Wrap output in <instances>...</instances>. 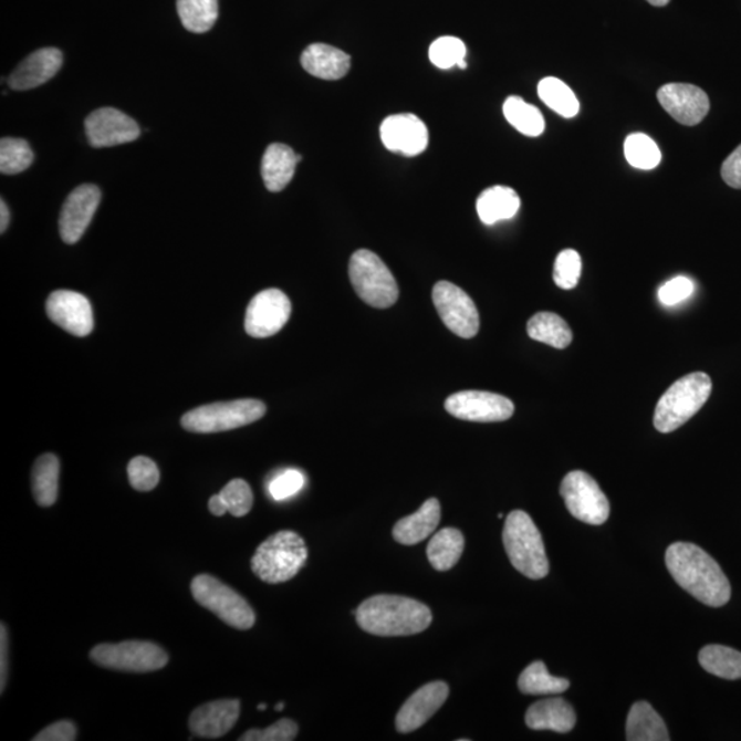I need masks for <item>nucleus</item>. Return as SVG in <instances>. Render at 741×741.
<instances>
[{
    "mask_svg": "<svg viewBox=\"0 0 741 741\" xmlns=\"http://www.w3.org/2000/svg\"><path fill=\"white\" fill-rule=\"evenodd\" d=\"M666 566L676 583L699 602L722 607L731 598V584L720 564L700 546L675 543L666 551Z\"/></svg>",
    "mask_w": 741,
    "mask_h": 741,
    "instance_id": "obj_1",
    "label": "nucleus"
},
{
    "mask_svg": "<svg viewBox=\"0 0 741 741\" xmlns=\"http://www.w3.org/2000/svg\"><path fill=\"white\" fill-rule=\"evenodd\" d=\"M358 626L369 635L380 637L413 636L429 628L432 613L415 598L376 595L356 609Z\"/></svg>",
    "mask_w": 741,
    "mask_h": 741,
    "instance_id": "obj_2",
    "label": "nucleus"
},
{
    "mask_svg": "<svg viewBox=\"0 0 741 741\" xmlns=\"http://www.w3.org/2000/svg\"><path fill=\"white\" fill-rule=\"evenodd\" d=\"M503 543L512 566L530 580H541L550 573L549 557L540 530L526 512L512 511L505 519Z\"/></svg>",
    "mask_w": 741,
    "mask_h": 741,
    "instance_id": "obj_3",
    "label": "nucleus"
},
{
    "mask_svg": "<svg viewBox=\"0 0 741 741\" xmlns=\"http://www.w3.org/2000/svg\"><path fill=\"white\" fill-rule=\"evenodd\" d=\"M307 550L304 539L292 530H282L268 538L255 551L250 566L267 584H282L295 577L305 566Z\"/></svg>",
    "mask_w": 741,
    "mask_h": 741,
    "instance_id": "obj_4",
    "label": "nucleus"
},
{
    "mask_svg": "<svg viewBox=\"0 0 741 741\" xmlns=\"http://www.w3.org/2000/svg\"><path fill=\"white\" fill-rule=\"evenodd\" d=\"M711 390V378L705 373L689 374L675 382L655 408V429L660 432L680 429L702 409Z\"/></svg>",
    "mask_w": 741,
    "mask_h": 741,
    "instance_id": "obj_5",
    "label": "nucleus"
},
{
    "mask_svg": "<svg viewBox=\"0 0 741 741\" xmlns=\"http://www.w3.org/2000/svg\"><path fill=\"white\" fill-rule=\"evenodd\" d=\"M267 413L265 404L252 398L208 404L187 413L181 418L184 429L191 432H221L254 424Z\"/></svg>",
    "mask_w": 741,
    "mask_h": 741,
    "instance_id": "obj_6",
    "label": "nucleus"
},
{
    "mask_svg": "<svg viewBox=\"0 0 741 741\" xmlns=\"http://www.w3.org/2000/svg\"><path fill=\"white\" fill-rule=\"evenodd\" d=\"M353 289L366 304L385 310L398 300V286L389 268L367 249L353 253L349 262Z\"/></svg>",
    "mask_w": 741,
    "mask_h": 741,
    "instance_id": "obj_7",
    "label": "nucleus"
},
{
    "mask_svg": "<svg viewBox=\"0 0 741 741\" xmlns=\"http://www.w3.org/2000/svg\"><path fill=\"white\" fill-rule=\"evenodd\" d=\"M191 593L199 606L208 608L222 623L239 630L252 629L255 614L250 604L230 586L209 574H199L191 583Z\"/></svg>",
    "mask_w": 741,
    "mask_h": 741,
    "instance_id": "obj_8",
    "label": "nucleus"
},
{
    "mask_svg": "<svg viewBox=\"0 0 741 741\" xmlns=\"http://www.w3.org/2000/svg\"><path fill=\"white\" fill-rule=\"evenodd\" d=\"M90 658L105 669L148 672L163 669L168 665V654L150 641H123L100 644L91 649Z\"/></svg>",
    "mask_w": 741,
    "mask_h": 741,
    "instance_id": "obj_9",
    "label": "nucleus"
},
{
    "mask_svg": "<svg viewBox=\"0 0 741 741\" xmlns=\"http://www.w3.org/2000/svg\"><path fill=\"white\" fill-rule=\"evenodd\" d=\"M561 494L570 514L578 521L601 526L609 516V503L597 482L584 471L568 472Z\"/></svg>",
    "mask_w": 741,
    "mask_h": 741,
    "instance_id": "obj_10",
    "label": "nucleus"
},
{
    "mask_svg": "<svg viewBox=\"0 0 741 741\" xmlns=\"http://www.w3.org/2000/svg\"><path fill=\"white\" fill-rule=\"evenodd\" d=\"M432 302L445 326L460 338H474L480 332V313L474 301L456 284L447 281L436 283Z\"/></svg>",
    "mask_w": 741,
    "mask_h": 741,
    "instance_id": "obj_11",
    "label": "nucleus"
},
{
    "mask_svg": "<svg viewBox=\"0 0 741 741\" xmlns=\"http://www.w3.org/2000/svg\"><path fill=\"white\" fill-rule=\"evenodd\" d=\"M445 409L455 418L469 421H504L514 415V403L495 393L466 390L455 393L445 401Z\"/></svg>",
    "mask_w": 741,
    "mask_h": 741,
    "instance_id": "obj_12",
    "label": "nucleus"
},
{
    "mask_svg": "<svg viewBox=\"0 0 741 741\" xmlns=\"http://www.w3.org/2000/svg\"><path fill=\"white\" fill-rule=\"evenodd\" d=\"M292 315V302L278 289L254 296L247 310L244 330L253 338H268L281 332Z\"/></svg>",
    "mask_w": 741,
    "mask_h": 741,
    "instance_id": "obj_13",
    "label": "nucleus"
},
{
    "mask_svg": "<svg viewBox=\"0 0 741 741\" xmlns=\"http://www.w3.org/2000/svg\"><path fill=\"white\" fill-rule=\"evenodd\" d=\"M85 135L95 148L113 147L138 139L140 127L127 114L114 107H102L85 118Z\"/></svg>",
    "mask_w": 741,
    "mask_h": 741,
    "instance_id": "obj_14",
    "label": "nucleus"
},
{
    "mask_svg": "<svg viewBox=\"0 0 741 741\" xmlns=\"http://www.w3.org/2000/svg\"><path fill=\"white\" fill-rule=\"evenodd\" d=\"M380 139L387 150L415 157L429 145V131L415 114H393L380 125Z\"/></svg>",
    "mask_w": 741,
    "mask_h": 741,
    "instance_id": "obj_15",
    "label": "nucleus"
},
{
    "mask_svg": "<svg viewBox=\"0 0 741 741\" xmlns=\"http://www.w3.org/2000/svg\"><path fill=\"white\" fill-rule=\"evenodd\" d=\"M101 190L94 185L74 188L66 198L60 216L62 241L73 244L80 241L93 220L101 202Z\"/></svg>",
    "mask_w": 741,
    "mask_h": 741,
    "instance_id": "obj_16",
    "label": "nucleus"
},
{
    "mask_svg": "<svg viewBox=\"0 0 741 741\" xmlns=\"http://www.w3.org/2000/svg\"><path fill=\"white\" fill-rule=\"evenodd\" d=\"M658 101L676 122L688 127L702 123L710 111L709 96L692 84H666L658 91Z\"/></svg>",
    "mask_w": 741,
    "mask_h": 741,
    "instance_id": "obj_17",
    "label": "nucleus"
},
{
    "mask_svg": "<svg viewBox=\"0 0 741 741\" xmlns=\"http://www.w3.org/2000/svg\"><path fill=\"white\" fill-rule=\"evenodd\" d=\"M48 315L56 326L76 336H87L94 328L93 307L83 294L56 290L48 300Z\"/></svg>",
    "mask_w": 741,
    "mask_h": 741,
    "instance_id": "obj_18",
    "label": "nucleus"
},
{
    "mask_svg": "<svg viewBox=\"0 0 741 741\" xmlns=\"http://www.w3.org/2000/svg\"><path fill=\"white\" fill-rule=\"evenodd\" d=\"M449 697V687L443 681H432L414 692L403 705L396 718L397 732L410 733L424 727Z\"/></svg>",
    "mask_w": 741,
    "mask_h": 741,
    "instance_id": "obj_19",
    "label": "nucleus"
},
{
    "mask_svg": "<svg viewBox=\"0 0 741 741\" xmlns=\"http://www.w3.org/2000/svg\"><path fill=\"white\" fill-rule=\"evenodd\" d=\"M239 712H241L239 700H216L194 710L188 726L199 738L219 739L236 726Z\"/></svg>",
    "mask_w": 741,
    "mask_h": 741,
    "instance_id": "obj_20",
    "label": "nucleus"
},
{
    "mask_svg": "<svg viewBox=\"0 0 741 741\" xmlns=\"http://www.w3.org/2000/svg\"><path fill=\"white\" fill-rule=\"evenodd\" d=\"M62 53L59 49L45 48L36 50L21 62L10 74V88L27 91L39 87L53 79L62 66Z\"/></svg>",
    "mask_w": 741,
    "mask_h": 741,
    "instance_id": "obj_21",
    "label": "nucleus"
},
{
    "mask_svg": "<svg viewBox=\"0 0 741 741\" xmlns=\"http://www.w3.org/2000/svg\"><path fill=\"white\" fill-rule=\"evenodd\" d=\"M524 721L534 731L568 733L573 731L577 717H575L573 707L566 700L551 698L530 706Z\"/></svg>",
    "mask_w": 741,
    "mask_h": 741,
    "instance_id": "obj_22",
    "label": "nucleus"
},
{
    "mask_svg": "<svg viewBox=\"0 0 741 741\" xmlns=\"http://www.w3.org/2000/svg\"><path fill=\"white\" fill-rule=\"evenodd\" d=\"M301 65L317 79L340 80L351 70V56L333 45L315 43L302 53Z\"/></svg>",
    "mask_w": 741,
    "mask_h": 741,
    "instance_id": "obj_23",
    "label": "nucleus"
},
{
    "mask_svg": "<svg viewBox=\"0 0 741 741\" xmlns=\"http://www.w3.org/2000/svg\"><path fill=\"white\" fill-rule=\"evenodd\" d=\"M441 521V505L437 499L425 501L415 514L403 518L393 529V538L403 545H415L429 539Z\"/></svg>",
    "mask_w": 741,
    "mask_h": 741,
    "instance_id": "obj_24",
    "label": "nucleus"
},
{
    "mask_svg": "<svg viewBox=\"0 0 741 741\" xmlns=\"http://www.w3.org/2000/svg\"><path fill=\"white\" fill-rule=\"evenodd\" d=\"M302 157L292 147L273 144L267 147L261 161V175L264 185L271 192L282 191L292 181L296 164Z\"/></svg>",
    "mask_w": 741,
    "mask_h": 741,
    "instance_id": "obj_25",
    "label": "nucleus"
},
{
    "mask_svg": "<svg viewBox=\"0 0 741 741\" xmlns=\"http://www.w3.org/2000/svg\"><path fill=\"white\" fill-rule=\"evenodd\" d=\"M519 208H521V198L515 190L505 186L490 187L477 199L478 216L487 226L514 218Z\"/></svg>",
    "mask_w": 741,
    "mask_h": 741,
    "instance_id": "obj_26",
    "label": "nucleus"
},
{
    "mask_svg": "<svg viewBox=\"0 0 741 741\" xmlns=\"http://www.w3.org/2000/svg\"><path fill=\"white\" fill-rule=\"evenodd\" d=\"M626 739L629 741H667L670 740L662 717L647 702L632 706L626 720Z\"/></svg>",
    "mask_w": 741,
    "mask_h": 741,
    "instance_id": "obj_27",
    "label": "nucleus"
},
{
    "mask_svg": "<svg viewBox=\"0 0 741 741\" xmlns=\"http://www.w3.org/2000/svg\"><path fill=\"white\" fill-rule=\"evenodd\" d=\"M465 551V535L458 529L445 528L427 545V557L437 572H448L460 561Z\"/></svg>",
    "mask_w": 741,
    "mask_h": 741,
    "instance_id": "obj_28",
    "label": "nucleus"
},
{
    "mask_svg": "<svg viewBox=\"0 0 741 741\" xmlns=\"http://www.w3.org/2000/svg\"><path fill=\"white\" fill-rule=\"evenodd\" d=\"M60 460L53 453L40 456L32 470V489L40 507H51L59 499Z\"/></svg>",
    "mask_w": 741,
    "mask_h": 741,
    "instance_id": "obj_29",
    "label": "nucleus"
},
{
    "mask_svg": "<svg viewBox=\"0 0 741 741\" xmlns=\"http://www.w3.org/2000/svg\"><path fill=\"white\" fill-rule=\"evenodd\" d=\"M528 334L530 338L556 347V349H566L573 341V333L568 324L561 316L551 312L535 313L528 323Z\"/></svg>",
    "mask_w": 741,
    "mask_h": 741,
    "instance_id": "obj_30",
    "label": "nucleus"
},
{
    "mask_svg": "<svg viewBox=\"0 0 741 741\" xmlns=\"http://www.w3.org/2000/svg\"><path fill=\"white\" fill-rule=\"evenodd\" d=\"M699 664L707 672L726 680L741 678V653L726 646L711 644L699 653Z\"/></svg>",
    "mask_w": 741,
    "mask_h": 741,
    "instance_id": "obj_31",
    "label": "nucleus"
},
{
    "mask_svg": "<svg viewBox=\"0 0 741 741\" xmlns=\"http://www.w3.org/2000/svg\"><path fill=\"white\" fill-rule=\"evenodd\" d=\"M503 113L512 127L519 133L538 138L545 129V119L543 113L538 107L524 102L521 96H510L504 102Z\"/></svg>",
    "mask_w": 741,
    "mask_h": 741,
    "instance_id": "obj_32",
    "label": "nucleus"
},
{
    "mask_svg": "<svg viewBox=\"0 0 741 741\" xmlns=\"http://www.w3.org/2000/svg\"><path fill=\"white\" fill-rule=\"evenodd\" d=\"M518 687L524 695H559L567 691L570 681L551 676L545 664L538 660L522 671Z\"/></svg>",
    "mask_w": 741,
    "mask_h": 741,
    "instance_id": "obj_33",
    "label": "nucleus"
},
{
    "mask_svg": "<svg viewBox=\"0 0 741 741\" xmlns=\"http://www.w3.org/2000/svg\"><path fill=\"white\" fill-rule=\"evenodd\" d=\"M181 24L192 33L212 30L219 17L218 0H178Z\"/></svg>",
    "mask_w": 741,
    "mask_h": 741,
    "instance_id": "obj_34",
    "label": "nucleus"
},
{
    "mask_svg": "<svg viewBox=\"0 0 741 741\" xmlns=\"http://www.w3.org/2000/svg\"><path fill=\"white\" fill-rule=\"evenodd\" d=\"M539 96L550 109L564 118H573L580 112V102L573 90L556 77H545L539 84Z\"/></svg>",
    "mask_w": 741,
    "mask_h": 741,
    "instance_id": "obj_35",
    "label": "nucleus"
},
{
    "mask_svg": "<svg viewBox=\"0 0 741 741\" xmlns=\"http://www.w3.org/2000/svg\"><path fill=\"white\" fill-rule=\"evenodd\" d=\"M625 157L633 168L651 170L657 168L662 159V153L649 136L632 134L624 144Z\"/></svg>",
    "mask_w": 741,
    "mask_h": 741,
    "instance_id": "obj_36",
    "label": "nucleus"
},
{
    "mask_svg": "<svg viewBox=\"0 0 741 741\" xmlns=\"http://www.w3.org/2000/svg\"><path fill=\"white\" fill-rule=\"evenodd\" d=\"M33 152L28 142L20 138L0 140V173L17 175L24 173L33 163Z\"/></svg>",
    "mask_w": 741,
    "mask_h": 741,
    "instance_id": "obj_37",
    "label": "nucleus"
},
{
    "mask_svg": "<svg viewBox=\"0 0 741 741\" xmlns=\"http://www.w3.org/2000/svg\"><path fill=\"white\" fill-rule=\"evenodd\" d=\"M466 44L461 42L459 38L455 36H442L437 39L436 42L430 45L429 50L431 64L443 71L450 70V67L453 66H459L461 70H466Z\"/></svg>",
    "mask_w": 741,
    "mask_h": 741,
    "instance_id": "obj_38",
    "label": "nucleus"
},
{
    "mask_svg": "<svg viewBox=\"0 0 741 741\" xmlns=\"http://www.w3.org/2000/svg\"><path fill=\"white\" fill-rule=\"evenodd\" d=\"M581 271H583V260L573 249L563 250L559 253L554 267V281L557 288L572 290L577 286Z\"/></svg>",
    "mask_w": 741,
    "mask_h": 741,
    "instance_id": "obj_39",
    "label": "nucleus"
},
{
    "mask_svg": "<svg viewBox=\"0 0 741 741\" xmlns=\"http://www.w3.org/2000/svg\"><path fill=\"white\" fill-rule=\"evenodd\" d=\"M220 494L225 500L228 512L233 516L242 518L252 510L253 492L247 481L232 480L222 488Z\"/></svg>",
    "mask_w": 741,
    "mask_h": 741,
    "instance_id": "obj_40",
    "label": "nucleus"
},
{
    "mask_svg": "<svg viewBox=\"0 0 741 741\" xmlns=\"http://www.w3.org/2000/svg\"><path fill=\"white\" fill-rule=\"evenodd\" d=\"M128 478L131 487L138 492H150L159 482V470L152 459L138 456L129 461Z\"/></svg>",
    "mask_w": 741,
    "mask_h": 741,
    "instance_id": "obj_41",
    "label": "nucleus"
},
{
    "mask_svg": "<svg viewBox=\"0 0 741 741\" xmlns=\"http://www.w3.org/2000/svg\"><path fill=\"white\" fill-rule=\"evenodd\" d=\"M299 733V726L289 718H282L281 721L265 729H252L239 738V741H292Z\"/></svg>",
    "mask_w": 741,
    "mask_h": 741,
    "instance_id": "obj_42",
    "label": "nucleus"
},
{
    "mask_svg": "<svg viewBox=\"0 0 741 741\" xmlns=\"http://www.w3.org/2000/svg\"><path fill=\"white\" fill-rule=\"evenodd\" d=\"M305 484V477L299 470H286L273 478L268 487L273 500L282 501L300 492Z\"/></svg>",
    "mask_w": 741,
    "mask_h": 741,
    "instance_id": "obj_43",
    "label": "nucleus"
},
{
    "mask_svg": "<svg viewBox=\"0 0 741 741\" xmlns=\"http://www.w3.org/2000/svg\"><path fill=\"white\" fill-rule=\"evenodd\" d=\"M693 293V282L686 276H677L659 289L658 299L665 306H675Z\"/></svg>",
    "mask_w": 741,
    "mask_h": 741,
    "instance_id": "obj_44",
    "label": "nucleus"
},
{
    "mask_svg": "<svg viewBox=\"0 0 741 741\" xmlns=\"http://www.w3.org/2000/svg\"><path fill=\"white\" fill-rule=\"evenodd\" d=\"M77 737L76 726L72 721H59L33 738V741H74Z\"/></svg>",
    "mask_w": 741,
    "mask_h": 741,
    "instance_id": "obj_45",
    "label": "nucleus"
},
{
    "mask_svg": "<svg viewBox=\"0 0 741 741\" xmlns=\"http://www.w3.org/2000/svg\"><path fill=\"white\" fill-rule=\"evenodd\" d=\"M721 176L729 187L741 188V145L722 164Z\"/></svg>",
    "mask_w": 741,
    "mask_h": 741,
    "instance_id": "obj_46",
    "label": "nucleus"
},
{
    "mask_svg": "<svg viewBox=\"0 0 741 741\" xmlns=\"http://www.w3.org/2000/svg\"><path fill=\"white\" fill-rule=\"evenodd\" d=\"M9 671V635L8 628L2 624L0 628V691H4L6 682H8Z\"/></svg>",
    "mask_w": 741,
    "mask_h": 741,
    "instance_id": "obj_47",
    "label": "nucleus"
},
{
    "mask_svg": "<svg viewBox=\"0 0 741 741\" xmlns=\"http://www.w3.org/2000/svg\"><path fill=\"white\" fill-rule=\"evenodd\" d=\"M209 511L212 512L215 516H222L228 512L225 500H222L221 494H215L209 500Z\"/></svg>",
    "mask_w": 741,
    "mask_h": 741,
    "instance_id": "obj_48",
    "label": "nucleus"
},
{
    "mask_svg": "<svg viewBox=\"0 0 741 741\" xmlns=\"http://www.w3.org/2000/svg\"><path fill=\"white\" fill-rule=\"evenodd\" d=\"M9 222H10L9 208L8 205H6V202L2 199V201H0V232L3 233L6 230H8Z\"/></svg>",
    "mask_w": 741,
    "mask_h": 741,
    "instance_id": "obj_49",
    "label": "nucleus"
},
{
    "mask_svg": "<svg viewBox=\"0 0 741 741\" xmlns=\"http://www.w3.org/2000/svg\"><path fill=\"white\" fill-rule=\"evenodd\" d=\"M647 2L657 6V8H664V6L670 3V0H647Z\"/></svg>",
    "mask_w": 741,
    "mask_h": 741,
    "instance_id": "obj_50",
    "label": "nucleus"
},
{
    "mask_svg": "<svg viewBox=\"0 0 741 741\" xmlns=\"http://www.w3.org/2000/svg\"><path fill=\"white\" fill-rule=\"evenodd\" d=\"M283 709H284V705H283V703H279V705H276V707H275V710H276V711H282Z\"/></svg>",
    "mask_w": 741,
    "mask_h": 741,
    "instance_id": "obj_51",
    "label": "nucleus"
},
{
    "mask_svg": "<svg viewBox=\"0 0 741 741\" xmlns=\"http://www.w3.org/2000/svg\"><path fill=\"white\" fill-rule=\"evenodd\" d=\"M265 709H267V706H265V705H260V706H259V710H265Z\"/></svg>",
    "mask_w": 741,
    "mask_h": 741,
    "instance_id": "obj_52",
    "label": "nucleus"
}]
</instances>
